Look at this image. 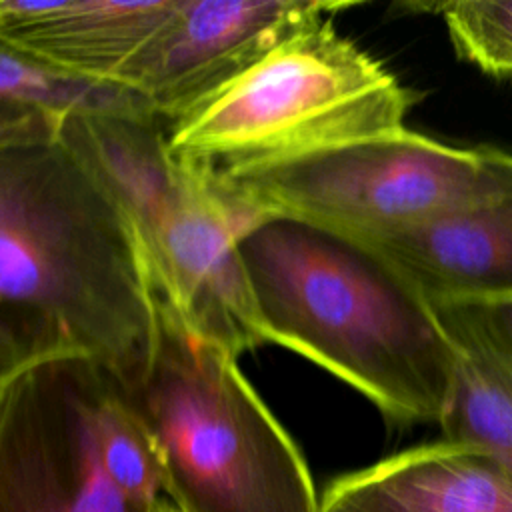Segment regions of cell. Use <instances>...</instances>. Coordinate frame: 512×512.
I'll return each instance as SVG.
<instances>
[{
  "label": "cell",
  "instance_id": "6da1fadb",
  "mask_svg": "<svg viewBox=\"0 0 512 512\" xmlns=\"http://www.w3.org/2000/svg\"><path fill=\"white\" fill-rule=\"evenodd\" d=\"M158 338L136 230L60 142L0 148V378L86 358L134 388Z\"/></svg>",
  "mask_w": 512,
  "mask_h": 512
},
{
  "label": "cell",
  "instance_id": "7a4b0ae2",
  "mask_svg": "<svg viewBox=\"0 0 512 512\" xmlns=\"http://www.w3.org/2000/svg\"><path fill=\"white\" fill-rule=\"evenodd\" d=\"M238 252L268 342L328 370L394 424H440L454 344L378 250L300 220L260 218Z\"/></svg>",
  "mask_w": 512,
  "mask_h": 512
},
{
  "label": "cell",
  "instance_id": "3957f363",
  "mask_svg": "<svg viewBox=\"0 0 512 512\" xmlns=\"http://www.w3.org/2000/svg\"><path fill=\"white\" fill-rule=\"evenodd\" d=\"M180 512H320L308 464L238 368L158 294L146 376L124 388Z\"/></svg>",
  "mask_w": 512,
  "mask_h": 512
},
{
  "label": "cell",
  "instance_id": "277c9868",
  "mask_svg": "<svg viewBox=\"0 0 512 512\" xmlns=\"http://www.w3.org/2000/svg\"><path fill=\"white\" fill-rule=\"evenodd\" d=\"M60 142L118 202L158 294L196 334L236 358L268 344L238 252L250 224L172 158L160 120L70 118Z\"/></svg>",
  "mask_w": 512,
  "mask_h": 512
},
{
  "label": "cell",
  "instance_id": "5b68a950",
  "mask_svg": "<svg viewBox=\"0 0 512 512\" xmlns=\"http://www.w3.org/2000/svg\"><path fill=\"white\" fill-rule=\"evenodd\" d=\"M322 18L166 130L186 168L220 178L406 128L412 94Z\"/></svg>",
  "mask_w": 512,
  "mask_h": 512
},
{
  "label": "cell",
  "instance_id": "8992f818",
  "mask_svg": "<svg viewBox=\"0 0 512 512\" xmlns=\"http://www.w3.org/2000/svg\"><path fill=\"white\" fill-rule=\"evenodd\" d=\"M482 172V148L402 128L210 180L248 224L290 218L368 240L460 208L476 194Z\"/></svg>",
  "mask_w": 512,
  "mask_h": 512
},
{
  "label": "cell",
  "instance_id": "52a82bcc",
  "mask_svg": "<svg viewBox=\"0 0 512 512\" xmlns=\"http://www.w3.org/2000/svg\"><path fill=\"white\" fill-rule=\"evenodd\" d=\"M122 382L86 358L0 378V512H180L114 478L106 432Z\"/></svg>",
  "mask_w": 512,
  "mask_h": 512
},
{
  "label": "cell",
  "instance_id": "ba28073f",
  "mask_svg": "<svg viewBox=\"0 0 512 512\" xmlns=\"http://www.w3.org/2000/svg\"><path fill=\"white\" fill-rule=\"evenodd\" d=\"M352 6L326 0H178L116 80L146 96L170 126L292 34Z\"/></svg>",
  "mask_w": 512,
  "mask_h": 512
},
{
  "label": "cell",
  "instance_id": "9c48e42d",
  "mask_svg": "<svg viewBox=\"0 0 512 512\" xmlns=\"http://www.w3.org/2000/svg\"><path fill=\"white\" fill-rule=\"evenodd\" d=\"M470 202L366 242L432 306L512 302V152L482 146Z\"/></svg>",
  "mask_w": 512,
  "mask_h": 512
},
{
  "label": "cell",
  "instance_id": "30bf717a",
  "mask_svg": "<svg viewBox=\"0 0 512 512\" xmlns=\"http://www.w3.org/2000/svg\"><path fill=\"white\" fill-rule=\"evenodd\" d=\"M320 512H512V474L442 438L332 480Z\"/></svg>",
  "mask_w": 512,
  "mask_h": 512
},
{
  "label": "cell",
  "instance_id": "8fae6325",
  "mask_svg": "<svg viewBox=\"0 0 512 512\" xmlns=\"http://www.w3.org/2000/svg\"><path fill=\"white\" fill-rule=\"evenodd\" d=\"M178 0H0V44L116 80Z\"/></svg>",
  "mask_w": 512,
  "mask_h": 512
},
{
  "label": "cell",
  "instance_id": "7c38bea8",
  "mask_svg": "<svg viewBox=\"0 0 512 512\" xmlns=\"http://www.w3.org/2000/svg\"><path fill=\"white\" fill-rule=\"evenodd\" d=\"M70 118L160 120L146 96L124 82L66 70L0 44V148L54 142Z\"/></svg>",
  "mask_w": 512,
  "mask_h": 512
},
{
  "label": "cell",
  "instance_id": "4fadbf2b",
  "mask_svg": "<svg viewBox=\"0 0 512 512\" xmlns=\"http://www.w3.org/2000/svg\"><path fill=\"white\" fill-rule=\"evenodd\" d=\"M434 310L456 350L442 438L490 454L512 474V364L466 306L436 304Z\"/></svg>",
  "mask_w": 512,
  "mask_h": 512
},
{
  "label": "cell",
  "instance_id": "5bb4252c",
  "mask_svg": "<svg viewBox=\"0 0 512 512\" xmlns=\"http://www.w3.org/2000/svg\"><path fill=\"white\" fill-rule=\"evenodd\" d=\"M428 8L442 16L462 60L512 80V0H454Z\"/></svg>",
  "mask_w": 512,
  "mask_h": 512
},
{
  "label": "cell",
  "instance_id": "9a60e30c",
  "mask_svg": "<svg viewBox=\"0 0 512 512\" xmlns=\"http://www.w3.org/2000/svg\"><path fill=\"white\" fill-rule=\"evenodd\" d=\"M484 330L496 350L512 364V302L462 304Z\"/></svg>",
  "mask_w": 512,
  "mask_h": 512
}]
</instances>
